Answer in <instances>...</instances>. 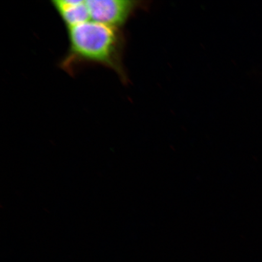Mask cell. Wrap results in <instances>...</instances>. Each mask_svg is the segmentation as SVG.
I'll list each match as a JSON object with an SVG mask.
<instances>
[{
  "mask_svg": "<svg viewBox=\"0 0 262 262\" xmlns=\"http://www.w3.org/2000/svg\"><path fill=\"white\" fill-rule=\"evenodd\" d=\"M92 21L119 28L125 24L137 2L130 0H87Z\"/></svg>",
  "mask_w": 262,
  "mask_h": 262,
  "instance_id": "obj_2",
  "label": "cell"
},
{
  "mask_svg": "<svg viewBox=\"0 0 262 262\" xmlns=\"http://www.w3.org/2000/svg\"><path fill=\"white\" fill-rule=\"evenodd\" d=\"M68 29L70 47L64 68L70 70L78 63H94L111 69L124 78L122 38L117 28L89 21Z\"/></svg>",
  "mask_w": 262,
  "mask_h": 262,
  "instance_id": "obj_1",
  "label": "cell"
},
{
  "mask_svg": "<svg viewBox=\"0 0 262 262\" xmlns=\"http://www.w3.org/2000/svg\"><path fill=\"white\" fill-rule=\"evenodd\" d=\"M52 3L68 28L90 21L91 16L86 1L54 0Z\"/></svg>",
  "mask_w": 262,
  "mask_h": 262,
  "instance_id": "obj_3",
  "label": "cell"
}]
</instances>
